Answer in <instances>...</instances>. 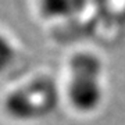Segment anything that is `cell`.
I'll return each instance as SVG.
<instances>
[{"label": "cell", "mask_w": 125, "mask_h": 125, "mask_svg": "<svg viewBox=\"0 0 125 125\" xmlns=\"http://www.w3.org/2000/svg\"><path fill=\"white\" fill-rule=\"evenodd\" d=\"M103 62L94 53L79 52L70 60L68 100L76 111L89 114L100 107L104 97Z\"/></svg>", "instance_id": "1"}, {"label": "cell", "mask_w": 125, "mask_h": 125, "mask_svg": "<svg viewBox=\"0 0 125 125\" xmlns=\"http://www.w3.org/2000/svg\"><path fill=\"white\" fill-rule=\"evenodd\" d=\"M39 11L46 20H62L79 11L85 0H38Z\"/></svg>", "instance_id": "3"}, {"label": "cell", "mask_w": 125, "mask_h": 125, "mask_svg": "<svg viewBox=\"0 0 125 125\" xmlns=\"http://www.w3.org/2000/svg\"><path fill=\"white\" fill-rule=\"evenodd\" d=\"M57 103V92L47 79L32 82L27 88H20L7 96L6 111L17 121H32L47 115Z\"/></svg>", "instance_id": "2"}, {"label": "cell", "mask_w": 125, "mask_h": 125, "mask_svg": "<svg viewBox=\"0 0 125 125\" xmlns=\"http://www.w3.org/2000/svg\"><path fill=\"white\" fill-rule=\"evenodd\" d=\"M15 58V47L11 40L0 33V74L7 71Z\"/></svg>", "instance_id": "4"}]
</instances>
